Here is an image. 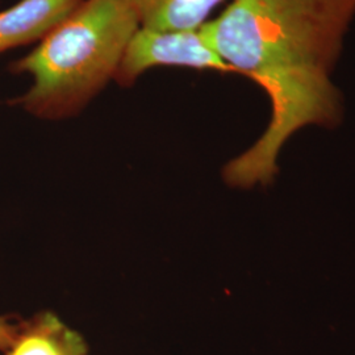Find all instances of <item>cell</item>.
<instances>
[{
  "label": "cell",
  "instance_id": "1",
  "mask_svg": "<svg viewBox=\"0 0 355 355\" xmlns=\"http://www.w3.org/2000/svg\"><path fill=\"white\" fill-rule=\"evenodd\" d=\"M355 17V0H232L203 26L218 57L271 102V120L250 149L230 161L233 187L272 183L284 144L308 125L343 121V94L333 76Z\"/></svg>",
  "mask_w": 355,
  "mask_h": 355
},
{
  "label": "cell",
  "instance_id": "5",
  "mask_svg": "<svg viewBox=\"0 0 355 355\" xmlns=\"http://www.w3.org/2000/svg\"><path fill=\"white\" fill-rule=\"evenodd\" d=\"M4 355H89V347L79 333L45 312L17 327Z\"/></svg>",
  "mask_w": 355,
  "mask_h": 355
},
{
  "label": "cell",
  "instance_id": "3",
  "mask_svg": "<svg viewBox=\"0 0 355 355\" xmlns=\"http://www.w3.org/2000/svg\"><path fill=\"white\" fill-rule=\"evenodd\" d=\"M155 66L236 74L211 46L203 26L190 31H155L140 26L128 44L114 80L120 86H132L139 76Z\"/></svg>",
  "mask_w": 355,
  "mask_h": 355
},
{
  "label": "cell",
  "instance_id": "6",
  "mask_svg": "<svg viewBox=\"0 0 355 355\" xmlns=\"http://www.w3.org/2000/svg\"><path fill=\"white\" fill-rule=\"evenodd\" d=\"M142 28L155 31L198 29L224 0H125Z\"/></svg>",
  "mask_w": 355,
  "mask_h": 355
},
{
  "label": "cell",
  "instance_id": "4",
  "mask_svg": "<svg viewBox=\"0 0 355 355\" xmlns=\"http://www.w3.org/2000/svg\"><path fill=\"white\" fill-rule=\"evenodd\" d=\"M83 0H20L0 11V54L40 41Z\"/></svg>",
  "mask_w": 355,
  "mask_h": 355
},
{
  "label": "cell",
  "instance_id": "2",
  "mask_svg": "<svg viewBox=\"0 0 355 355\" xmlns=\"http://www.w3.org/2000/svg\"><path fill=\"white\" fill-rule=\"evenodd\" d=\"M139 28L125 0H83L33 51L10 64L12 74L32 76V86L10 104L48 120L80 112L114 79Z\"/></svg>",
  "mask_w": 355,
  "mask_h": 355
},
{
  "label": "cell",
  "instance_id": "7",
  "mask_svg": "<svg viewBox=\"0 0 355 355\" xmlns=\"http://www.w3.org/2000/svg\"><path fill=\"white\" fill-rule=\"evenodd\" d=\"M17 327L19 325L13 324L8 318L0 316V352H6L10 347L17 331Z\"/></svg>",
  "mask_w": 355,
  "mask_h": 355
}]
</instances>
